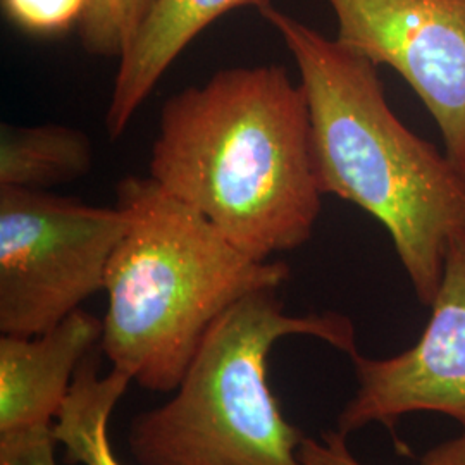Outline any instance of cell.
<instances>
[{
    "label": "cell",
    "mask_w": 465,
    "mask_h": 465,
    "mask_svg": "<svg viewBox=\"0 0 465 465\" xmlns=\"http://www.w3.org/2000/svg\"><path fill=\"white\" fill-rule=\"evenodd\" d=\"M328 2L336 40L411 84L465 176V0Z\"/></svg>",
    "instance_id": "cell-6"
},
{
    "label": "cell",
    "mask_w": 465,
    "mask_h": 465,
    "mask_svg": "<svg viewBox=\"0 0 465 465\" xmlns=\"http://www.w3.org/2000/svg\"><path fill=\"white\" fill-rule=\"evenodd\" d=\"M271 0H152L132 42L119 57L105 128L119 138L152 90L209 25L238 7H262Z\"/></svg>",
    "instance_id": "cell-9"
},
{
    "label": "cell",
    "mask_w": 465,
    "mask_h": 465,
    "mask_svg": "<svg viewBox=\"0 0 465 465\" xmlns=\"http://www.w3.org/2000/svg\"><path fill=\"white\" fill-rule=\"evenodd\" d=\"M419 465H465V432L428 450Z\"/></svg>",
    "instance_id": "cell-16"
},
{
    "label": "cell",
    "mask_w": 465,
    "mask_h": 465,
    "mask_svg": "<svg viewBox=\"0 0 465 465\" xmlns=\"http://www.w3.org/2000/svg\"><path fill=\"white\" fill-rule=\"evenodd\" d=\"M357 391L336 420L349 436L369 424L395 432L416 412L443 414L465 432V242L449 252L431 317L416 345L386 359L351 357Z\"/></svg>",
    "instance_id": "cell-7"
},
{
    "label": "cell",
    "mask_w": 465,
    "mask_h": 465,
    "mask_svg": "<svg viewBox=\"0 0 465 465\" xmlns=\"http://www.w3.org/2000/svg\"><path fill=\"white\" fill-rule=\"evenodd\" d=\"M92 164V143L80 130L59 124H2L0 188L45 190L82 178Z\"/></svg>",
    "instance_id": "cell-11"
},
{
    "label": "cell",
    "mask_w": 465,
    "mask_h": 465,
    "mask_svg": "<svg viewBox=\"0 0 465 465\" xmlns=\"http://www.w3.org/2000/svg\"><path fill=\"white\" fill-rule=\"evenodd\" d=\"M116 193L130 224L105 274L100 350L138 386L169 393L217 317L250 293L278 290L290 267L250 257L150 176L123 180Z\"/></svg>",
    "instance_id": "cell-3"
},
{
    "label": "cell",
    "mask_w": 465,
    "mask_h": 465,
    "mask_svg": "<svg viewBox=\"0 0 465 465\" xmlns=\"http://www.w3.org/2000/svg\"><path fill=\"white\" fill-rule=\"evenodd\" d=\"M100 351L97 347L84 357L54 422V436L64 447L67 465H123L111 447L109 419L132 378L114 367L100 378Z\"/></svg>",
    "instance_id": "cell-10"
},
{
    "label": "cell",
    "mask_w": 465,
    "mask_h": 465,
    "mask_svg": "<svg viewBox=\"0 0 465 465\" xmlns=\"http://www.w3.org/2000/svg\"><path fill=\"white\" fill-rule=\"evenodd\" d=\"M299 457L303 465H362L351 455L347 436L336 430L322 432L321 440L305 436Z\"/></svg>",
    "instance_id": "cell-15"
},
{
    "label": "cell",
    "mask_w": 465,
    "mask_h": 465,
    "mask_svg": "<svg viewBox=\"0 0 465 465\" xmlns=\"http://www.w3.org/2000/svg\"><path fill=\"white\" fill-rule=\"evenodd\" d=\"M102 321L84 309L38 336L0 338V436L54 426L84 357L100 347Z\"/></svg>",
    "instance_id": "cell-8"
},
{
    "label": "cell",
    "mask_w": 465,
    "mask_h": 465,
    "mask_svg": "<svg viewBox=\"0 0 465 465\" xmlns=\"http://www.w3.org/2000/svg\"><path fill=\"white\" fill-rule=\"evenodd\" d=\"M286 336H312L351 357L357 336L340 312L290 316L278 290L238 300L203 336L174 397L134 417L128 450L140 465H303L305 438L282 416L269 355Z\"/></svg>",
    "instance_id": "cell-4"
},
{
    "label": "cell",
    "mask_w": 465,
    "mask_h": 465,
    "mask_svg": "<svg viewBox=\"0 0 465 465\" xmlns=\"http://www.w3.org/2000/svg\"><path fill=\"white\" fill-rule=\"evenodd\" d=\"M54 426L0 436V465L55 464Z\"/></svg>",
    "instance_id": "cell-14"
},
{
    "label": "cell",
    "mask_w": 465,
    "mask_h": 465,
    "mask_svg": "<svg viewBox=\"0 0 465 465\" xmlns=\"http://www.w3.org/2000/svg\"><path fill=\"white\" fill-rule=\"evenodd\" d=\"M19 28L36 35L61 34L80 23L88 0H2Z\"/></svg>",
    "instance_id": "cell-13"
},
{
    "label": "cell",
    "mask_w": 465,
    "mask_h": 465,
    "mask_svg": "<svg viewBox=\"0 0 465 465\" xmlns=\"http://www.w3.org/2000/svg\"><path fill=\"white\" fill-rule=\"evenodd\" d=\"M150 4L152 0H88L80 19L84 49L95 55L121 57Z\"/></svg>",
    "instance_id": "cell-12"
},
{
    "label": "cell",
    "mask_w": 465,
    "mask_h": 465,
    "mask_svg": "<svg viewBox=\"0 0 465 465\" xmlns=\"http://www.w3.org/2000/svg\"><path fill=\"white\" fill-rule=\"evenodd\" d=\"M149 176L257 261L305 245L322 192L303 86L262 64L184 88L161 111Z\"/></svg>",
    "instance_id": "cell-1"
},
{
    "label": "cell",
    "mask_w": 465,
    "mask_h": 465,
    "mask_svg": "<svg viewBox=\"0 0 465 465\" xmlns=\"http://www.w3.org/2000/svg\"><path fill=\"white\" fill-rule=\"evenodd\" d=\"M259 13L295 59L317 183L390 232L417 299L431 307L449 252L465 242V176L391 111L378 66L274 7Z\"/></svg>",
    "instance_id": "cell-2"
},
{
    "label": "cell",
    "mask_w": 465,
    "mask_h": 465,
    "mask_svg": "<svg viewBox=\"0 0 465 465\" xmlns=\"http://www.w3.org/2000/svg\"><path fill=\"white\" fill-rule=\"evenodd\" d=\"M130 217L45 190L0 188V331L38 336L105 288Z\"/></svg>",
    "instance_id": "cell-5"
}]
</instances>
